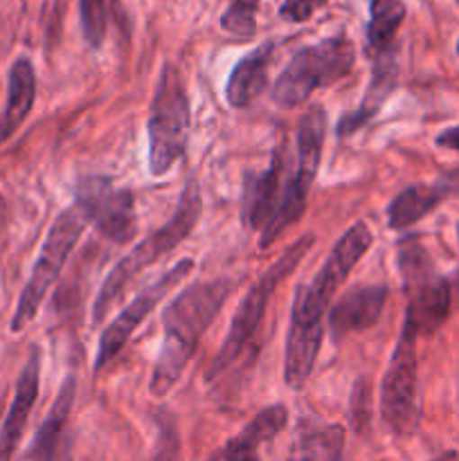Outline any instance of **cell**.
Returning a JSON list of instances; mask_svg holds the SVG:
<instances>
[{
    "mask_svg": "<svg viewBox=\"0 0 459 461\" xmlns=\"http://www.w3.org/2000/svg\"><path fill=\"white\" fill-rule=\"evenodd\" d=\"M372 241L374 237L367 223L356 221L333 246L315 277L297 288L284 351V381L291 390H302L309 381L322 347L324 315L331 309L338 288L345 284L356 264L367 255Z\"/></svg>",
    "mask_w": 459,
    "mask_h": 461,
    "instance_id": "6da1fadb",
    "label": "cell"
},
{
    "mask_svg": "<svg viewBox=\"0 0 459 461\" xmlns=\"http://www.w3.org/2000/svg\"><path fill=\"white\" fill-rule=\"evenodd\" d=\"M230 291L232 284L228 279L198 282L180 291L165 306L160 315L162 345L148 381L151 396L162 399L180 381L194 351L198 349V342L223 309Z\"/></svg>",
    "mask_w": 459,
    "mask_h": 461,
    "instance_id": "7a4b0ae2",
    "label": "cell"
},
{
    "mask_svg": "<svg viewBox=\"0 0 459 461\" xmlns=\"http://www.w3.org/2000/svg\"><path fill=\"white\" fill-rule=\"evenodd\" d=\"M201 214H202L201 187H198L196 180L192 178L187 180L184 189L180 192L174 216H171L162 228H158L156 232L148 234L147 239H142V241H140L138 246L124 257V259L117 261L115 268H112L111 273H108V277L104 279L102 288H99L97 297H94L93 322H102L104 315H106L108 309L112 306V302L122 295V291L129 286L130 279H133L135 275L147 270L148 266L156 264L158 259H162L166 252H171L176 246H180V243L192 234V230L196 228Z\"/></svg>",
    "mask_w": 459,
    "mask_h": 461,
    "instance_id": "3957f363",
    "label": "cell"
},
{
    "mask_svg": "<svg viewBox=\"0 0 459 461\" xmlns=\"http://www.w3.org/2000/svg\"><path fill=\"white\" fill-rule=\"evenodd\" d=\"M192 108L187 88L178 68L166 63L156 84L151 99L147 133H148V174L162 178L174 169L176 162L187 151Z\"/></svg>",
    "mask_w": 459,
    "mask_h": 461,
    "instance_id": "277c9868",
    "label": "cell"
},
{
    "mask_svg": "<svg viewBox=\"0 0 459 461\" xmlns=\"http://www.w3.org/2000/svg\"><path fill=\"white\" fill-rule=\"evenodd\" d=\"M356 48L346 36H328L297 50L273 86V99L284 108L302 106L318 88L338 84L351 72Z\"/></svg>",
    "mask_w": 459,
    "mask_h": 461,
    "instance_id": "5b68a950",
    "label": "cell"
},
{
    "mask_svg": "<svg viewBox=\"0 0 459 461\" xmlns=\"http://www.w3.org/2000/svg\"><path fill=\"white\" fill-rule=\"evenodd\" d=\"M315 234H302L297 241H292L273 264L266 268V273L252 284V288L248 291V295L243 297V302L238 304L237 313H234L232 324H230L228 338H225L223 347L216 354V358L212 360V367L207 372V378H216L220 372L230 367L234 360L241 356V351L246 349L248 342L252 340L255 331L259 329L261 318H264L266 309H268V302L273 297L274 288L297 268L302 259L306 257V252L313 248Z\"/></svg>",
    "mask_w": 459,
    "mask_h": 461,
    "instance_id": "8992f818",
    "label": "cell"
},
{
    "mask_svg": "<svg viewBox=\"0 0 459 461\" xmlns=\"http://www.w3.org/2000/svg\"><path fill=\"white\" fill-rule=\"evenodd\" d=\"M324 135H327V111L322 106H310L302 115L300 126H297L295 160H292L291 171H288L282 210H279L273 225L261 234V248L273 246L279 234L286 228H291L292 223H297L302 214H304L309 192L313 187L315 174L320 169V160H322Z\"/></svg>",
    "mask_w": 459,
    "mask_h": 461,
    "instance_id": "52a82bcc",
    "label": "cell"
},
{
    "mask_svg": "<svg viewBox=\"0 0 459 461\" xmlns=\"http://www.w3.org/2000/svg\"><path fill=\"white\" fill-rule=\"evenodd\" d=\"M84 228L86 221L76 207L63 210L54 219V223L50 225V232L45 237L43 246H40V252L36 257V264L32 268L30 279H27L21 297H18V306L12 318V331H22L36 318L45 295L54 286V282L61 275L63 266H66L68 257L72 255L75 246L79 243Z\"/></svg>",
    "mask_w": 459,
    "mask_h": 461,
    "instance_id": "ba28073f",
    "label": "cell"
},
{
    "mask_svg": "<svg viewBox=\"0 0 459 461\" xmlns=\"http://www.w3.org/2000/svg\"><path fill=\"white\" fill-rule=\"evenodd\" d=\"M399 270L410 295L405 320L418 336H432L450 313L453 295L448 282L435 273L426 248L417 241H403L399 246Z\"/></svg>",
    "mask_w": 459,
    "mask_h": 461,
    "instance_id": "9c48e42d",
    "label": "cell"
},
{
    "mask_svg": "<svg viewBox=\"0 0 459 461\" xmlns=\"http://www.w3.org/2000/svg\"><path fill=\"white\" fill-rule=\"evenodd\" d=\"M418 333L405 320L390 367L381 383V417L394 435H412L418 426Z\"/></svg>",
    "mask_w": 459,
    "mask_h": 461,
    "instance_id": "30bf717a",
    "label": "cell"
},
{
    "mask_svg": "<svg viewBox=\"0 0 459 461\" xmlns=\"http://www.w3.org/2000/svg\"><path fill=\"white\" fill-rule=\"evenodd\" d=\"M75 207L111 243H129L138 234V210L130 189L117 187L106 176H86L75 185Z\"/></svg>",
    "mask_w": 459,
    "mask_h": 461,
    "instance_id": "8fae6325",
    "label": "cell"
},
{
    "mask_svg": "<svg viewBox=\"0 0 459 461\" xmlns=\"http://www.w3.org/2000/svg\"><path fill=\"white\" fill-rule=\"evenodd\" d=\"M194 259H180L178 264L171 266L165 275H162L158 282H153L151 286L144 288L106 329H104L102 338H99L97 354H94V372H99L102 367H106L117 354L126 347V342L130 340V336L135 333V329L148 318V315L156 311V306L174 291L178 284H183L184 279L192 275L194 270Z\"/></svg>",
    "mask_w": 459,
    "mask_h": 461,
    "instance_id": "7c38bea8",
    "label": "cell"
},
{
    "mask_svg": "<svg viewBox=\"0 0 459 461\" xmlns=\"http://www.w3.org/2000/svg\"><path fill=\"white\" fill-rule=\"evenodd\" d=\"M291 165H288L286 149H274L270 165L261 174H250L243 185L241 219L250 230H259L261 234L273 225L282 210L286 180Z\"/></svg>",
    "mask_w": 459,
    "mask_h": 461,
    "instance_id": "4fadbf2b",
    "label": "cell"
},
{
    "mask_svg": "<svg viewBox=\"0 0 459 461\" xmlns=\"http://www.w3.org/2000/svg\"><path fill=\"white\" fill-rule=\"evenodd\" d=\"M390 291L382 284L376 286H356L346 291L328 309V331L333 340H345L351 333L372 329L381 320Z\"/></svg>",
    "mask_w": 459,
    "mask_h": 461,
    "instance_id": "5bb4252c",
    "label": "cell"
},
{
    "mask_svg": "<svg viewBox=\"0 0 459 461\" xmlns=\"http://www.w3.org/2000/svg\"><path fill=\"white\" fill-rule=\"evenodd\" d=\"M40 385V351L39 347H32V354L22 367L21 376L16 381V394H14L9 412L4 417L3 430H0V461H9L16 453L18 444L25 432L27 419H30L32 408L39 399Z\"/></svg>",
    "mask_w": 459,
    "mask_h": 461,
    "instance_id": "9a60e30c",
    "label": "cell"
},
{
    "mask_svg": "<svg viewBox=\"0 0 459 461\" xmlns=\"http://www.w3.org/2000/svg\"><path fill=\"white\" fill-rule=\"evenodd\" d=\"M76 385H79V383H76L75 376H68L66 381L61 383L48 417L43 419L40 428L36 430L34 441H32V448L30 453H27L30 461H58L68 419H70L72 405H75Z\"/></svg>",
    "mask_w": 459,
    "mask_h": 461,
    "instance_id": "2e32d148",
    "label": "cell"
},
{
    "mask_svg": "<svg viewBox=\"0 0 459 461\" xmlns=\"http://www.w3.org/2000/svg\"><path fill=\"white\" fill-rule=\"evenodd\" d=\"M36 99V72L27 57L14 61L7 81V102L0 113V144L7 142L32 113Z\"/></svg>",
    "mask_w": 459,
    "mask_h": 461,
    "instance_id": "e0dca14e",
    "label": "cell"
},
{
    "mask_svg": "<svg viewBox=\"0 0 459 461\" xmlns=\"http://www.w3.org/2000/svg\"><path fill=\"white\" fill-rule=\"evenodd\" d=\"M274 43L266 41L259 48L252 50L250 54L241 59L234 66L230 75L228 86H225V97L232 108H248L261 93L266 90L268 81V63L273 59Z\"/></svg>",
    "mask_w": 459,
    "mask_h": 461,
    "instance_id": "ac0fdd59",
    "label": "cell"
},
{
    "mask_svg": "<svg viewBox=\"0 0 459 461\" xmlns=\"http://www.w3.org/2000/svg\"><path fill=\"white\" fill-rule=\"evenodd\" d=\"M288 423V410L286 405H268L261 410L237 437L225 444L223 457L225 461H248L255 457V450L261 444L273 441L279 432L286 428Z\"/></svg>",
    "mask_w": 459,
    "mask_h": 461,
    "instance_id": "d6986e66",
    "label": "cell"
},
{
    "mask_svg": "<svg viewBox=\"0 0 459 461\" xmlns=\"http://www.w3.org/2000/svg\"><path fill=\"white\" fill-rule=\"evenodd\" d=\"M394 84H396L394 61H392V59H381V61L376 63V68H374L372 81H369L367 93H364L360 106L356 108V111L342 115L340 122H338V129H336L338 135H340V138H349V135H354L356 131L363 129L364 124H369V120H374V117L378 115V111L382 108L385 99L392 95Z\"/></svg>",
    "mask_w": 459,
    "mask_h": 461,
    "instance_id": "ffe728a7",
    "label": "cell"
},
{
    "mask_svg": "<svg viewBox=\"0 0 459 461\" xmlns=\"http://www.w3.org/2000/svg\"><path fill=\"white\" fill-rule=\"evenodd\" d=\"M444 196L446 189L436 185H410L403 192L396 194V198L387 207V225L392 230H405L418 223L444 201Z\"/></svg>",
    "mask_w": 459,
    "mask_h": 461,
    "instance_id": "44dd1931",
    "label": "cell"
},
{
    "mask_svg": "<svg viewBox=\"0 0 459 461\" xmlns=\"http://www.w3.org/2000/svg\"><path fill=\"white\" fill-rule=\"evenodd\" d=\"M345 448V428L338 423L306 428L292 444L286 461H340Z\"/></svg>",
    "mask_w": 459,
    "mask_h": 461,
    "instance_id": "7402d4cb",
    "label": "cell"
},
{
    "mask_svg": "<svg viewBox=\"0 0 459 461\" xmlns=\"http://www.w3.org/2000/svg\"><path fill=\"white\" fill-rule=\"evenodd\" d=\"M405 21L403 0H372L369 3V23H367V43L378 54L387 52L394 41L400 23Z\"/></svg>",
    "mask_w": 459,
    "mask_h": 461,
    "instance_id": "603a6c76",
    "label": "cell"
},
{
    "mask_svg": "<svg viewBox=\"0 0 459 461\" xmlns=\"http://www.w3.org/2000/svg\"><path fill=\"white\" fill-rule=\"evenodd\" d=\"M81 30L90 48H102L108 25V0H79Z\"/></svg>",
    "mask_w": 459,
    "mask_h": 461,
    "instance_id": "cb8c5ba5",
    "label": "cell"
},
{
    "mask_svg": "<svg viewBox=\"0 0 459 461\" xmlns=\"http://www.w3.org/2000/svg\"><path fill=\"white\" fill-rule=\"evenodd\" d=\"M256 3L250 0H237L220 16V27L234 36H252L256 30Z\"/></svg>",
    "mask_w": 459,
    "mask_h": 461,
    "instance_id": "d4e9b609",
    "label": "cell"
},
{
    "mask_svg": "<svg viewBox=\"0 0 459 461\" xmlns=\"http://www.w3.org/2000/svg\"><path fill=\"white\" fill-rule=\"evenodd\" d=\"M327 3L328 0H284L279 16L288 23H304Z\"/></svg>",
    "mask_w": 459,
    "mask_h": 461,
    "instance_id": "484cf974",
    "label": "cell"
},
{
    "mask_svg": "<svg viewBox=\"0 0 459 461\" xmlns=\"http://www.w3.org/2000/svg\"><path fill=\"white\" fill-rule=\"evenodd\" d=\"M436 147L450 149V151H459V126H453V129H446L436 135Z\"/></svg>",
    "mask_w": 459,
    "mask_h": 461,
    "instance_id": "4316f807",
    "label": "cell"
},
{
    "mask_svg": "<svg viewBox=\"0 0 459 461\" xmlns=\"http://www.w3.org/2000/svg\"><path fill=\"white\" fill-rule=\"evenodd\" d=\"M250 3H259V0H250Z\"/></svg>",
    "mask_w": 459,
    "mask_h": 461,
    "instance_id": "83f0119b",
    "label": "cell"
},
{
    "mask_svg": "<svg viewBox=\"0 0 459 461\" xmlns=\"http://www.w3.org/2000/svg\"><path fill=\"white\" fill-rule=\"evenodd\" d=\"M457 52H459V41H457Z\"/></svg>",
    "mask_w": 459,
    "mask_h": 461,
    "instance_id": "f1b7e54d",
    "label": "cell"
},
{
    "mask_svg": "<svg viewBox=\"0 0 459 461\" xmlns=\"http://www.w3.org/2000/svg\"><path fill=\"white\" fill-rule=\"evenodd\" d=\"M248 461H256V459H255V457H252V459H248Z\"/></svg>",
    "mask_w": 459,
    "mask_h": 461,
    "instance_id": "f546056e",
    "label": "cell"
},
{
    "mask_svg": "<svg viewBox=\"0 0 459 461\" xmlns=\"http://www.w3.org/2000/svg\"><path fill=\"white\" fill-rule=\"evenodd\" d=\"M454 3H457V5H459V0H454Z\"/></svg>",
    "mask_w": 459,
    "mask_h": 461,
    "instance_id": "4dcf8cb0",
    "label": "cell"
}]
</instances>
